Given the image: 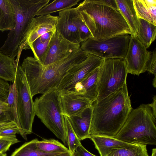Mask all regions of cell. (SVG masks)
<instances>
[{
    "instance_id": "obj_1",
    "label": "cell",
    "mask_w": 156,
    "mask_h": 156,
    "mask_svg": "<svg viewBox=\"0 0 156 156\" xmlns=\"http://www.w3.org/2000/svg\"><path fill=\"white\" fill-rule=\"evenodd\" d=\"M92 107L90 135L114 137L133 109L126 83L107 97L94 101Z\"/></svg>"
},
{
    "instance_id": "obj_2",
    "label": "cell",
    "mask_w": 156,
    "mask_h": 156,
    "mask_svg": "<svg viewBox=\"0 0 156 156\" xmlns=\"http://www.w3.org/2000/svg\"><path fill=\"white\" fill-rule=\"evenodd\" d=\"M88 55L80 48L66 58L45 66L36 58L27 57L21 66L32 97L56 89L68 71L84 61Z\"/></svg>"
},
{
    "instance_id": "obj_3",
    "label": "cell",
    "mask_w": 156,
    "mask_h": 156,
    "mask_svg": "<svg viewBox=\"0 0 156 156\" xmlns=\"http://www.w3.org/2000/svg\"><path fill=\"white\" fill-rule=\"evenodd\" d=\"M76 8L94 39L124 34L132 35L129 26L119 10L94 0H85Z\"/></svg>"
},
{
    "instance_id": "obj_4",
    "label": "cell",
    "mask_w": 156,
    "mask_h": 156,
    "mask_svg": "<svg viewBox=\"0 0 156 156\" xmlns=\"http://www.w3.org/2000/svg\"><path fill=\"white\" fill-rule=\"evenodd\" d=\"M149 104L132 109L114 137L133 144L156 145V119Z\"/></svg>"
},
{
    "instance_id": "obj_5",
    "label": "cell",
    "mask_w": 156,
    "mask_h": 156,
    "mask_svg": "<svg viewBox=\"0 0 156 156\" xmlns=\"http://www.w3.org/2000/svg\"><path fill=\"white\" fill-rule=\"evenodd\" d=\"M15 14L14 28L9 31L0 51L12 58L17 55L21 40L30 23L49 0H10Z\"/></svg>"
},
{
    "instance_id": "obj_6",
    "label": "cell",
    "mask_w": 156,
    "mask_h": 156,
    "mask_svg": "<svg viewBox=\"0 0 156 156\" xmlns=\"http://www.w3.org/2000/svg\"><path fill=\"white\" fill-rule=\"evenodd\" d=\"M56 89L45 93L34 101L35 115L65 146H67L63 115Z\"/></svg>"
},
{
    "instance_id": "obj_7",
    "label": "cell",
    "mask_w": 156,
    "mask_h": 156,
    "mask_svg": "<svg viewBox=\"0 0 156 156\" xmlns=\"http://www.w3.org/2000/svg\"><path fill=\"white\" fill-rule=\"evenodd\" d=\"M128 73L124 58L104 59L99 68L96 101L105 98L122 87L126 83Z\"/></svg>"
},
{
    "instance_id": "obj_8",
    "label": "cell",
    "mask_w": 156,
    "mask_h": 156,
    "mask_svg": "<svg viewBox=\"0 0 156 156\" xmlns=\"http://www.w3.org/2000/svg\"><path fill=\"white\" fill-rule=\"evenodd\" d=\"M14 82L17 112L22 131V136L27 140V135L32 132L35 115L33 97L20 63L16 66Z\"/></svg>"
},
{
    "instance_id": "obj_9",
    "label": "cell",
    "mask_w": 156,
    "mask_h": 156,
    "mask_svg": "<svg viewBox=\"0 0 156 156\" xmlns=\"http://www.w3.org/2000/svg\"><path fill=\"white\" fill-rule=\"evenodd\" d=\"M130 37V35L124 34L99 39L92 37L82 42L80 48L88 54L104 59L124 58Z\"/></svg>"
},
{
    "instance_id": "obj_10",
    "label": "cell",
    "mask_w": 156,
    "mask_h": 156,
    "mask_svg": "<svg viewBox=\"0 0 156 156\" xmlns=\"http://www.w3.org/2000/svg\"><path fill=\"white\" fill-rule=\"evenodd\" d=\"M58 19V16L49 14L38 16L32 19L20 43L15 60L16 62H19L22 50L30 49V45L36 39L46 33L56 30Z\"/></svg>"
},
{
    "instance_id": "obj_11",
    "label": "cell",
    "mask_w": 156,
    "mask_h": 156,
    "mask_svg": "<svg viewBox=\"0 0 156 156\" xmlns=\"http://www.w3.org/2000/svg\"><path fill=\"white\" fill-rule=\"evenodd\" d=\"M104 59L88 54L84 61L73 66L67 72L56 90L59 93L67 91L77 82L101 65Z\"/></svg>"
},
{
    "instance_id": "obj_12",
    "label": "cell",
    "mask_w": 156,
    "mask_h": 156,
    "mask_svg": "<svg viewBox=\"0 0 156 156\" xmlns=\"http://www.w3.org/2000/svg\"><path fill=\"white\" fill-rule=\"evenodd\" d=\"M80 47V44L66 40L56 30L46 52L38 60L42 66H45L66 58Z\"/></svg>"
},
{
    "instance_id": "obj_13",
    "label": "cell",
    "mask_w": 156,
    "mask_h": 156,
    "mask_svg": "<svg viewBox=\"0 0 156 156\" xmlns=\"http://www.w3.org/2000/svg\"><path fill=\"white\" fill-rule=\"evenodd\" d=\"M151 52L147 50L136 37L131 36L124 58L128 73L139 76L145 72V65Z\"/></svg>"
},
{
    "instance_id": "obj_14",
    "label": "cell",
    "mask_w": 156,
    "mask_h": 156,
    "mask_svg": "<svg viewBox=\"0 0 156 156\" xmlns=\"http://www.w3.org/2000/svg\"><path fill=\"white\" fill-rule=\"evenodd\" d=\"M76 10V8H72L59 12L56 30L66 40L80 44L81 42L73 19Z\"/></svg>"
},
{
    "instance_id": "obj_15",
    "label": "cell",
    "mask_w": 156,
    "mask_h": 156,
    "mask_svg": "<svg viewBox=\"0 0 156 156\" xmlns=\"http://www.w3.org/2000/svg\"><path fill=\"white\" fill-rule=\"evenodd\" d=\"M58 98L62 114L67 117L91 106L92 104L86 98L69 92L58 93Z\"/></svg>"
},
{
    "instance_id": "obj_16",
    "label": "cell",
    "mask_w": 156,
    "mask_h": 156,
    "mask_svg": "<svg viewBox=\"0 0 156 156\" xmlns=\"http://www.w3.org/2000/svg\"><path fill=\"white\" fill-rule=\"evenodd\" d=\"M99 67L66 92L74 93L85 97L93 103L96 100L98 95V81Z\"/></svg>"
},
{
    "instance_id": "obj_17",
    "label": "cell",
    "mask_w": 156,
    "mask_h": 156,
    "mask_svg": "<svg viewBox=\"0 0 156 156\" xmlns=\"http://www.w3.org/2000/svg\"><path fill=\"white\" fill-rule=\"evenodd\" d=\"M92 114V105L67 117L78 138L80 141L90 138Z\"/></svg>"
},
{
    "instance_id": "obj_18",
    "label": "cell",
    "mask_w": 156,
    "mask_h": 156,
    "mask_svg": "<svg viewBox=\"0 0 156 156\" xmlns=\"http://www.w3.org/2000/svg\"><path fill=\"white\" fill-rule=\"evenodd\" d=\"M89 139L93 142L100 156H107L115 149L133 144L106 136L91 135Z\"/></svg>"
},
{
    "instance_id": "obj_19",
    "label": "cell",
    "mask_w": 156,
    "mask_h": 156,
    "mask_svg": "<svg viewBox=\"0 0 156 156\" xmlns=\"http://www.w3.org/2000/svg\"><path fill=\"white\" fill-rule=\"evenodd\" d=\"M119 10L124 18L132 33L131 36L136 37L139 25L134 8L133 0H115Z\"/></svg>"
},
{
    "instance_id": "obj_20",
    "label": "cell",
    "mask_w": 156,
    "mask_h": 156,
    "mask_svg": "<svg viewBox=\"0 0 156 156\" xmlns=\"http://www.w3.org/2000/svg\"><path fill=\"white\" fill-rule=\"evenodd\" d=\"M133 4L139 19L156 26V0H133Z\"/></svg>"
},
{
    "instance_id": "obj_21",
    "label": "cell",
    "mask_w": 156,
    "mask_h": 156,
    "mask_svg": "<svg viewBox=\"0 0 156 156\" xmlns=\"http://www.w3.org/2000/svg\"><path fill=\"white\" fill-rule=\"evenodd\" d=\"M4 101L8 104V105L6 110L0 117V124L10 121L14 122L19 129V133L22 136V131L17 112L14 82L10 85L8 97Z\"/></svg>"
},
{
    "instance_id": "obj_22",
    "label": "cell",
    "mask_w": 156,
    "mask_h": 156,
    "mask_svg": "<svg viewBox=\"0 0 156 156\" xmlns=\"http://www.w3.org/2000/svg\"><path fill=\"white\" fill-rule=\"evenodd\" d=\"M15 14L10 0H0V30H10L15 25Z\"/></svg>"
},
{
    "instance_id": "obj_23",
    "label": "cell",
    "mask_w": 156,
    "mask_h": 156,
    "mask_svg": "<svg viewBox=\"0 0 156 156\" xmlns=\"http://www.w3.org/2000/svg\"><path fill=\"white\" fill-rule=\"evenodd\" d=\"M139 20L136 37L147 48L156 39V26L142 19L139 18Z\"/></svg>"
},
{
    "instance_id": "obj_24",
    "label": "cell",
    "mask_w": 156,
    "mask_h": 156,
    "mask_svg": "<svg viewBox=\"0 0 156 156\" xmlns=\"http://www.w3.org/2000/svg\"><path fill=\"white\" fill-rule=\"evenodd\" d=\"M18 64L16 62L14 58L0 51V78L13 83L15 81L16 66Z\"/></svg>"
},
{
    "instance_id": "obj_25",
    "label": "cell",
    "mask_w": 156,
    "mask_h": 156,
    "mask_svg": "<svg viewBox=\"0 0 156 156\" xmlns=\"http://www.w3.org/2000/svg\"><path fill=\"white\" fill-rule=\"evenodd\" d=\"M38 140L35 139L24 143L16 149L11 156H53L61 154L46 153L39 151L37 146Z\"/></svg>"
},
{
    "instance_id": "obj_26",
    "label": "cell",
    "mask_w": 156,
    "mask_h": 156,
    "mask_svg": "<svg viewBox=\"0 0 156 156\" xmlns=\"http://www.w3.org/2000/svg\"><path fill=\"white\" fill-rule=\"evenodd\" d=\"M80 1V0H55L42 8L36 16L49 15L52 13L70 9L77 5Z\"/></svg>"
},
{
    "instance_id": "obj_27",
    "label": "cell",
    "mask_w": 156,
    "mask_h": 156,
    "mask_svg": "<svg viewBox=\"0 0 156 156\" xmlns=\"http://www.w3.org/2000/svg\"><path fill=\"white\" fill-rule=\"evenodd\" d=\"M107 156H149L147 145L132 144L116 148Z\"/></svg>"
},
{
    "instance_id": "obj_28",
    "label": "cell",
    "mask_w": 156,
    "mask_h": 156,
    "mask_svg": "<svg viewBox=\"0 0 156 156\" xmlns=\"http://www.w3.org/2000/svg\"><path fill=\"white\" fill-rule=\"evenodd\" d=\"M37 149L40 151L46 153H62L69 151L68 148L58 140L52 139L37 140Z\"/></svg>"
},
{
    "instance_id": "obj_29",
    "label": "cell",
    "mask_w": 156,
    "mask_h": 156,
    "mask_svg": "<svg viewBox=\"0 0 156 156\" xmlns=\"http://www.w3.org/2000/svg\"><path fill=\"white\" fill-rule=\"evenodd\" d=\"M63 117L67 146L70 152L73 154L76 149L82 144L73 130L68 117L64 115Z\"/></svg>"
},
{
    "instance_id": "obj_30",
    "label": "cell",
    "mask_w": 156,
    "mask_h": 156,
    "mask_svg": "<svg viewBox=\"0 0 156 156\" xmlns=\"http://www.w3.org/2000/svg\"><path fill=\"white\" fill-rule=\"evenodd\" d=\"M73 19L77 28L81 42L93 37L91 32L77 12L76 9L74 14Z\"/></svg>"
},
{
    "instance_id": "obj_31",
    "label": "cell",
    "mask_w": 156,
    "mask_h": 156,
    "mask_svg": "<svg viewBox=\"0 0 156 156\" xmlns=\"http://www.w3.org/2000/svg\"><path fill=\"white\" fill-rule=\"evenodd\" d=\"M52 37L45 42H41L39 37L32 43L30 48L34 53V58L39 60L43 57L48 48Z\"/></svg>"
},
{
    "instance_id": "obj_32",
    "label": "cell",
    "mask_w": 156,
    "mask_h": 156,
    "mask_svg": "<svg viewBox=\"0 0 156 156\" xmlns=\"http://www.w3.org/2000/svg\"><path fill=\"white\" fill-rule=\"evenodd\" d=\"M19 133V129L16 124L10 121L0 124V137H16V134Z\"/></svg>"
},
{
    "instance_id": "obj_33",
    "label": "cell",
    "mask_w": 156,
    "mask_h": 156,
    "mask_svg": "<svg viewBox=\"0 0 156 156\" xmlns=\"http://www.w3.org/2000/svg\"><path fill=\"white\" fill-rule=\"evenodd\" d=\"M20 142L16 137H0V154L4 153L9 150L10 146Z\"/></svg>"
},
{
    "instance_id": "obj_34",
    "label": "cell",
    "mask_w": 156,
    "mask_h": 156,
    "mask_svg": "<svg viewBox=\"0 0 156 156\" xmlns=\"http://www.w3.org/2000/svg\"><path fill=\"white\" fill-rule=\"evenodd\" d=\"M156 48L151 52L149 58L146 62L144 71H147L156 76Z\"/></svg>"
},
{
    "instance_id": "obj_35",
    "label": "cell",
    "mask_w": 156,
    "mask_h": 156,
    "mask_svg": "<svg viewBox=\"0 0 156 156\" xmlns=\"http://www.w3.org/2000/svg\"><path fill=\"white\" fill-rule=\"evenodd\" d=\"M10 85L8 81L0 78V100L4 101L7 98Z\"/></svg>"
},
{
    "instance_id": "obj_36",
    "label": "cell",
    "mask_w": 156,
    "mask_h": 156,
    "mask_svg": "<svg viewBox=\"0 0 156 156\" xmlns=\"http://www.w3.org/2000/svg\"><path fill=\"white\" fill-rule=\"evenodd\" d=\"M73 155V156H98L90 152L82 144L76 149Z\"/></svg>"
},
{
    "instance_id": "obj_37",
    "label": "cell",
    "mask_w": 156,
    "mask_h": 156,
    "mask_svg": "<svg viewBox=\"0 0 156 156\" xmlns=\"http://www.w3.org/2000/svg\"><path fill=\"white\" fill-rule=\"evenodd\" d=\"M97 3L103 4L119 10L115 0H94Z\"/></svg>"
},
{
    "instance_id": "obj_38",
    "label": "cell",
    "mask_w": 156,
    "mask_h": 156,
    "mask_svg": "<svg viewBox=\"0 0 156 156\" xmlns=\"http://www.w3.org/2000/svg\"><path fill=\"white\" fill-rule=\"evenodd\" d=\"M55 31L49 32L41 36L39 38L41 41L42 42H45L49 40Z\"/></svg>"
},
{
    "instance_id": "obj_39",
    "label": "cell",
    "mask_w": 156,
    "mask_h": 156,
    "mask_svg": "<svg viewBox=\"0 0 156 156\" xmlns=\"http://www.w3.org/2000/svg\"><path fill=\"white\" fill-rule=\"evenodd\" d=\"M149 105L151 108L153 115L156 118V96L155 95H154L153 97L152 102Z\"/></svg>"
},
{
    "instance_id": "obj_40",
    "label": "cell",
    "mask_w": 156,
    "mask_h": 156,
    "mask_svg": "<svg viewBox=\"0 0 156 156\" xmlns=\"http://www.w3.org/2000/svg\"><path fill=\"white\" fill-rule=\"evenodd\" d=\"M8 104L5 101L0 100V117L7 108Z\"/></svg>"
},
{
    "instance_id": "obj_41",
    "label": "cell",
    "mask_w": 156,
    "mask_h": 156,
    "mask_svg": "<svg viewBox=\"0 0 156 156\" xmlns=\"http://www.w3.org/2000/svg\"><path fill=\"white\" fill-rule=\"evenodd\" d=\"M53 156H73V155L69 151L66 152L59 154Z\"/></svg>"
},
{
    "instance_id": "obj_42",
    "label": "cell",
    "mask_w": 156,
    "mask_h": 156,
    "mask_svg": "<svg viewBox=\"0 0 156 156\" xmlns=\"http://www.w3.org/2000/svg\"><path fill=\"white\" fill-rule=\"evenodd\" d=\"M151 156H156V148H154L152 150V154Z\"/></svg>"
},
{
    "instance_id": "obj_43",
    "label": "cell",
    "mask_w": 156,
    "mask_h": 156,
    "mask_svg": "<svg viewBox=\"0 0 156 156\" xmlns=\"http://www.w3.org/2000/svg\"><path fill=\"white\" fill-rule=\"evenodd\" d=\"M156 76H154V78L153 79L152 84L153 86L155 87H156Z\"/></svg>"
},
{
    "instance_id": "obj_44",
    "label": "cell",
    "mask_w": 156,
    "mask_h": 156,
    "mask_svg": "<svg viewBox=\"0 0 156 156\" xmlns=\"http://www.w3.org/2000/svg\"><path fill=\"white\" fill-rule=\"evenodd\" d=\"M0 156H7V155L5 154L0 153Z\"/></svg>"
}]
</instances>
